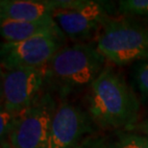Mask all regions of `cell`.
<instances>
[{"mask_svg": "<svg viewBox=\"0 0 148 148\" xmlns=\"http://www.w3.org/2000/svg\"><path fill=\"white\" fill-rule=\"evenodd\" d=\"M90 88L88 114L95 125L104 129L131 130L137 124L138 99L120 73L105 66Z\"/></svg>", "mask_w": 148, "mask_h": 148, "instance_id": "cell-1", "label": "cell"}, {"mask_svg": "<svg viewBox=\"0 0 148 148\" xmlns=\"http://www.w3.org/2000/svg\"><path fill=\"white\" fill-rule=\"evenodd\" d=\"M106 61L96 44L80 42L64 46L44 69L46 83L62 94L90 87L105 69Z\"/></svg>", "mask_w": 148, "mask_h": 148, "instance_id": "cell-2", "label": "cell"}, {"mask_svg": "<svg viewBox=\"0 0 148 148\" xmlns=\"http://www.w3.org/2000/svg\"><path fill=\"white\" fill-rule=\"evenodd\" d=\"M97 49L118 66L148 60V26L131 18H111L97 40Z\"/></svg>", "mask_w": 148, "mask_h": 148, "instance_id": "cell-3", "label": "cell"}, {"mask_svg": "<svg viewBox=\"0 0 148 148\" xmlns=\"http://www.w3.org/2000/svg\"><path fill=\"white\" fill-rule=\"evenodd\" d=\"M52 17L66 38L85 42L111 18L108 4L90 0H55Z\"/></svg>", "mask_w": 148, "mask_h": 148, "instance_id": "cell-4", "label": "cell"}, {"mask_svg": "<svg viewBox=\"0 0 148 148\" xmlns=\"http://www.w3.org/2000/svg\"><path fill=\"white\" fill-rule=\"evenodd\" d=\"M57 104L50 92H44L31 107L17 114L8 137L13 148H45Z\"/></svg>", "mask_w": 148, "mask_h": 148, "instance_id": "cell-5", "label": "cell"}, {"mask_svg": "<svg viewBox=\"0 0 148 148\" xmlns=\"http://www.w3.org/2000/svg\"><path fill=\"white\" fill-rule=\"evenodd\" d=\"M63 34H42L18 42H3L0 49L2 69H45L64 47Z\"/></svg>", "mask_w": 148, "mask_h": 148, "instance_id": "cell-6", "label": "cell"}, {"mask_svg": "<svg viewBox=\"0 0 148 148\" xmlns=\"http://www.w3.org/2000/svg\"><path fill=\"white\" fill-rule=\"evenodd\" d=\"M46 83L44 69H13L1 71V107L20 114L31 107Z\"/></svg>", "mask_w": 148, "mask_h": 148, "instance_id": "cell-7", "label": "cell"}, {"mask_svg": "<svg viewBox=\"0 0 148 148\" xmlns=\"http://www.w3.org/2000/svg\"><path fill=\"white\" fill-rule=\"evenodd\" d=\"M94 126L88 112L63 100L53 116L45 148H75L92 134Z\"/></svg>", "mask_w": 148, "mask_h": 148, "instance_id": "cell-8", "label": "cell"}, {"mask_svg": "<svg viewBox=\"0 0 148 148\" xmlns=\"http://www.w3.org/2000/svg\"><path fill=\"white\" fill-rule=\"evenodd\" d=\"M55 10V0H1L0 20L34 21L52 16Z\"/></svg>", "mask_w": 148, "mask_h": 148, "instance_id": "cell-9", "label": "cell"}, {"mask_svg": "<svg viewBox=\"0 0 148 148\" xmlns=\"http://www.w3.org/2000/svg\"><path fill=\"white\" fill-rule=\"evenodd\" d=\"M0 33L5 42H18L38 35L63 34V32L53 17L49 16L34 21L0 20Z\"/></svg>", "mask_w": 148, "mask_h": 148, "instance_id": "cell-10", "label": "cell"}, {"mask_svg": "<svg viewBox=\"0 0 148 148\" xmlns=\"http://www.w3.org/2000/svg\"><path fill=\"white\" fill-rule=\"evenodd\" d=\"M111 148H148V136L140 132H119Z\"/></svg>", "mask_w": 148, "mask_h": 148, "instance_id": "cell-11", "label": "cell"}, {"mask_svg": "<svg viewBox=\"0 0 148 148\" xmlns=\"http://www.w3.org/2000/svg\"><path fill=\"white\" fill-rule=\"evenodd\" d=\"M118 13L148 17V0H121L118 3Z\"/></svg>", "mask_w": 148, "mask_h": 148, "instance_id": "cell-12", "label": "cell"}, {"mask_svg": "<svg viewBox=\"0 0 148 148\" xmlns=\"http://www.w3.org/2000/svg\"><path fill=\"white\" fill-rule=\"evenodd\" d=\"M133 79L138 92L148 99V60L136 64L133 70Z\"/></svg>", "mask_w": 148, "mask_h": 148, "instance_id": "cell-13", "label": "cell"}, {"mask_svg": "<svg viewBox=\"0 0 148 148\" xmlns=\"http://www.w3.org/2000/svg\"><path fill=\"white\" fill-rule=\"evenodd\" d=\"M17 114L14 112H9L1 107V112H0V138L2 141L8 140V137L11 131L13 130L14 124L16 122Z\"/></svg>", "mask_w": 148, "mask_h": 148, "instance_id": "cell-14", "label": "cell"}, {"mask_svg": "<svg viewBox=\"0 0 148 148\" xmlns=\"http://www.w3.org/2000/svg\"><path fill=\"white\" fill-rule=\"evenodd\" d=\"M75 148H111V145L104 137L90 135L82 140V143Z\"/></svg>", "mask_w": 148, "mask_h": 148, "instance_id": "cell-15", "label": "cell"}, {"mask_svg": "<svg viewBox=\"0 0 148 148\" xmlns=\"http://www.w3.org/2000/svg\"><path fill=\"white\" fill-rule=\"evenodd\" d=\"M132 130H136L137 132L143 133V134L148 136V119L144 120V121H141V122H140V123H137L131 129V131Z\"/></svg>", "mask_w": 148, "mask_h": 148, "instance_id": "cell-16", "label": "cell"}, {"mask_svg": "<svg viewBox=\"0 0 148 148\" xmlns=\"http://www.w3.org/2000/svg\"><path fill=\"white\" fill-rule=\"evenodd\" d=\"M1 148H13V147H12V145L8 140H5L1 143Z\"/></svg>", "mask_w": 148, "mask_h": 148, "instance_id": "cell-17", "label": "cell"}]
</instances>
